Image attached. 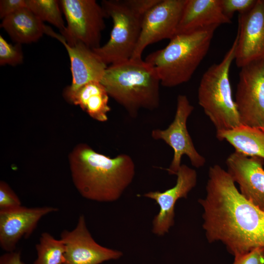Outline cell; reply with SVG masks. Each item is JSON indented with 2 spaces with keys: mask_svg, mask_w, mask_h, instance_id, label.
Instances as JSON below:
<instances>
[{
  "mask_svg": "<svg viewBox=\"0 0 264 264\" xmlns=\"http://www.w3.org/2000/svg\"><path fill=\"white\" fill-rule=\"evenodd\" d=\"M52 206L19 207L0 210V246L6 252L15 251L19 242L28 238L44 216L56 212Z\"/></svg>",
  "mask_w": 264,
  "mask_h": 264,
  "instance_id": "5bb4252c",
  "label": "cell"
},
{
  "mask_svg": "<svg viewBox=\"0 0 264 264\" xmlns=\"http://www.w3.org/2000/svg\"><path fill=\"white\" fill-rule=\"evenodd\" d=\"M219 140H225L236 152L264 159V129L241 125L232 129L216 132Z\"/></svg>",
  "mask_w": 264,
  "mask_h": 264,
  "instance_id": "ffe728a7",
  "label": "cell"
},
{
  "mask_svg": "<svg viewBox=\"0 0 264 264\" xmlns=\"http://www.w3.org/2000/svg\"><path fill=\"white\" fill-rule=\"evenodd\" d=\"M64 96L68 102L79 106L93 119L100 122L108 120L110 110L109 95L100 82H90L73 91L65 89Z\"/></svg>",
  "mask_w": 264,
  "mask_h": 264,
  "instance_id": "ac0fdd59",
  "label": "cell"
},
{
  "mask_svg": "<svg viewBox=\"0 0 264 264\" xmlns=\"http://www.w3.org/2000/svg\"><path fill=\"white\" fill-rule=\"evenodd\" d=\"M26 7L42 22H47L58 28L60 32L65 28L59 0H26Z\"/></svg>",
  "mask_w": 264,
  "mask_h": 264,
  "instance_id": "7402d4cb",
  "label": "cell"
},
{
  "mask_svg": "<svg viewBox=\"0 0 264 264\" xmlns=\"http://www.w3.org/2000/svg\"><path fill=\"white\" fill-rule=\"evenodd\" d=\"M26 7V0H0V19L13 14L18 10Z\"/></svg>",
  "mask_w": 264,
  "mask_h": 264,
  "instance_id": "4316f807",
  "label": "cell"
},
{
  "mask_svg": "<svg viewBox=\"0 0 264 264\" xmlns=\"http://www.w3.org/2000/svg\"><path fill=\"white\" fill-rule=\"evenodd\" d=\"M176 175L177 179L174 187L163 192L150 191L142 195L154 200L159 207L152 223L153 233L159 236L167 233L174 225L176 201L181 198H186L197 183L196 170L186 165L181 164Z\"/></svg>",
  "mask_w": 264,
  "mask_h": 264,
  "instance_id": "4fadbf2b",
  "label": "cell"
},
{
  "mask_svg": "<svg viewBox=\"0 0 264 264\" xmlns=\"http://www.w3.org/2000/svg\"><path fill=\"white\" fill-rule=\"evenodd\" d=\"M264 159L234 152L226 160L227 172L240 192L248 200L264 211Z\"/></svg>",
  "mask_w": 264,
  "mask_h": 264,
  "instance_id": "9a60e30c",
  "label": "cell"
},
{
  "mask_svg": "<svg viewBox=\"0 0 264 264\" xmlns=\"http://www.w3.org/2000/svg\"><path fill=\"white\" fill-rule=\"evenodd\" d=\"M256 2V0H220L223 13L231 19L236 12H239V14L248 12Z\"/></svg>",
  "mask_w": 264,
  "mask_h": 264,
  "instance_id": "cb8c5ba5",
  "label": "cell"
},
{
  "mask_svg": "<svg viewBox=\"0 0 264 264\" xmlns=\"http://www.w3.org/2000/svg\"><path fill=\"white\" fill-rule=\"evenodd\" d=\"M232 264H264V249L257 248L247 253L234 257Z\"/></svg>",
  "mask_w": 264,
  "mask_h": 264,
  "instance_id": "484cf974",
  "label": "cell"
},
{
  "mask_svg": "<svg viewBox=\"0 0 264 264\" xmlns=\"http://www.w3.org/2000/svg\"><path fill=\"white\" fill-rule=\"evenodd\" d=\"M231 22L223 13L220 0H187L176 34Z\"/></svg>",
  "mask_w": 264,
  "mask_h": 264,
  "instance_id": "e0dca14e",
  "label": "cell"
},
{
  "mask_svg": "<svg viewBox=\"0 0 264 264\" xmlns=\"http://www.w3.org/2000/svg\"><path fill=\"white\" fill-rule=\"evenodd\" d=\"M194 109L186 95H179L173 122L165 130L154 129L151 132L154 139L164 141L173 150V158L167 169L171 175H176L181 165V158L184 155L188 156L191 164L197 168L202 167L205 164V157L196 149L187 128V119Z\"/></svg>",
  "mask_w": 264,
  "mask_h": 264,
  "instance_id": "ba28073f",
  "label": "cell"
},
{
  "mask_svg": "<svg viewBox=\"0 0 264 264\" xmlns=\"http://www.w3.org/2000/svg\"><path fill=\"white\" fill-rule=\"evenodd\" d=\"M35 247L37 258L33 264H64L66 246L61 239H56L44 232Z\"/></svg>",
  "mask_w": 264,
  "mask_h": 264,
  "instance_id": "44dd1931",
  "label": "cell"
},
{
  "mask_svg": "<svg viewBox=\"0 0 264 264\" xmlns=\"http://www.w3.org/2000/svg\"><path fill=\"white\" fill-rule=\"evenodd\" d=\"M18 196L7 183L0 182V210L13 209L22 206Z\"/></svg>",
  "mask_w": 264,
  "mask_h": 264,
  "instance_id": "d4e9b609",
  "label": "cell"
},
{
  "mask_svg": "<svg viewBox=\"0 0 264 264\" xmlns=\"http://www.w3.org/2000/svg\"><path fill=\"white\" fill-rule=\"evenodd\" d=\"M60 239L66 246L64 264H100L123 255L120 251L103 246L94 240L83 215L79 216L73 229L61 232Z\"/></svg>",
  "mask_w": 264,
  "mask_h": 264,
  "instance_id": "8fae6325",
  "label": "cell"
},
{
  "mask_svg": "<svg viewBox=\"0 0 264 264\" xmlns=\"http://www.w3.org/2000/svg\"><path fill=\"white\" fill-rule=\"evenodd\" d=\"M45 34L59 41L69 55L72 79L71 84L66 90L73 91L90 82H100L108 66L92 49L81 43L68 44L61 34L56 33L48 26Z\"/></svg>",
  "mask_w": 264,
  "mask_h": 264,
  "instance_id": "2e32d148",
  "label": "cell"
},
{
  "mask_svg": "<svg viewBox=\"0 0 264 264\" xmlns=\"http://www.w3.org/2000/svg\"><path fill=\"white\" fill-rule=\"evenodd\" d=\"M23 60L22 44H9L0 35V65L15 66L22 64Z\"/></svg>",
  "mask_w": 264,
  "mask_h": 264,
  "instance_id": "603a6c76",
  "label": "cell"
},
{
  "mask_svg": "<svg viewBox=\"0 0 264 264\" xmlns=\"http://www.w3.org/2000/svg\"><path fill=\"white\" fill-rule=\"evenodd\" d=\"M218 27L176 34L165 47L146 57L145 61L154 67L161 85L171 88L190 80L207 54Z\"/></svg>",
  "mask_w": 264,
  "mask_h": 264,
  "instance_id": "277c9868",
  "label": "cell"
},
{
  "mask_svg": "<svg viewBox=\"0 0 264 264\" xmlns=\"http://www.w3.org/2000/svg\"><path fill=\"white\" fill-rule=\"evenodd\" d=\"M236 35L238 67L264 59V0H256L250 10L239 15Z\"/></svg>",
  "mask_w": 264,
  "mask_h": 264,
  "instance_id": "7c38bea8",
  "label": "cell"
},
{
  "mask_svg": "<svg viewBox=\"0 0 264 264\" xmlns=\"http://www.w3.org/2000/svg\"><path fill=\"white\" fill-rule=\"evenodd\" d=\"M187 0H159L145 14L140 36L131 59H142L145 48L175 34Z\"/></svg>",
  "mask_w": 264,
  "mask_h": 264,
  "instance_id": "30bf717a",
  "label": "cell"
},
{
  "mask_svg": "<svg viewBox=\"0 0 264 264\" xmlns=\"http://www.w3.org/2000/svg\"><path fill=\"white\" fill-rule=\"evenodd\" d=\"M46 25L27 7L21 8L2 20L0 27L11 40L20 44L38 41L45 32Z\"/></svg>",
  "mask_w": 264,
  "mask_h": 264,
  "instance_id": "d6986e66",
  "label": "cell"
},
{
  "mask_svg": "<svg viewBox=\"0 0 264 264\" xmlns=\"http://www.w3.org/2000/svg\"><path fill=\"white\" fill-rule=\"evenodd\" d=\"M100 82L132 117L142 109L154 110L159 105L160 80L154 67L142 59L110 65Z\"/></svg>",
  "mask_w": 264,
  "mask_h": 264,
  "instance_id": "3957f363",
  "label": "cell"
},
{
  "mask_svg": "<svg viewBox=\"0 0 264 264\" xmlns=\"http://www.w3.org/2000/svg\"><path fill=\"white\" fill-rule=\"evenodd\" d=\"M235 101L242 125L264 129V59L241 68Z\"/></svg>",
  "mask_w": 264,
  "mask_h": 264,
  "instance_id": "9c48e42d",
  "label": "cell"
},
{
  "mask_svg": "<svg viewBox=\"0 0 264 264\" xmlns=\"http://www.w3.org/2000/svg\"><path fill=\"white\" fill-rule=\"evenodd\" d=\"M59 3L66 21L60 32L66 43L71 45L81 43L92 49L100 47L108 18L102 5L95 0H61Z\"/></svg>",
  "mask_w": 264,
  "mask_h": 264,
  "instance_id": "52a82bcc",
  "label": "cell"
},
{
  "mask_svg": "<svg viewBox=\"0 0 264 264\" xmlns=\"http://www.w3.org/2000/svg\"><path fill=\"white\" fill-rule=\"evenodd\" d=\"M0 264H25L21 259L20 251L6 252L0 257Z\"/></svg>",
  "mask_w": 264,
  "mask_h": 264,
  "instance_id": "83f0119b",
  "label": "cell"
},
{
  "mask_svg": "<svg viewBox=\"0 0 264 264\" xmlns=\"http://www.w3.org/2000/svg\"><path fill=\"white\" fill-rule=\"evenodd\" d=\"M238 37L222 60L212 65L204 73L198 91V104L216 129L228 130L241 126L229 79L230 66L235 60Z\"/></svg>",
  "mask_w": 264,
  "mask_h": 264,
  "instance_id": "8992f818",
  "label": "cell"
},
{
  "mask_svg": "<svg viewBox=\"0 0 264 264\" xmlns=\"http://www.w3.org/2000/svg\"><path fill=\"white\" fill-rule=\"evenodd\" d=\"M159 0H104L102 6L113 27L108 41L92 49L107 65L130 59L138 42L145 13Z\"/></svg>",
  "mask_w": 264,
  "mask_h": 264,
  "instance_id": "5b68a950",
  "label": "cell"
},
{
  "mask_svg": "<svg viewBox=\"0 0 264 264\" xmlns=\"http://www.w3.org/2000/svg\"><path fill=\"white\" fill-rule=\"evenodd\" d=\"M73 183L84 198L97 202L119 199L132 183L134 163L127 154L111 158L85 143L77 145L69 155Z\"/></svg>",
  "mask_w": 264,
  "mask_h": 264,
  "instance_id": "7a4b0ae2",
  "label": "cell"
},
{
  "mask_svg": "<svg viewBox=\"0 0 264 264\" xmlns=\"http://www.w3.org/2000/svg\"><path fill=\"white\" fill-rule=\"evenodd\" d=\"M198 203L208 242H221L234 257L264 249V211L241 194L219 165L210 167L206 195Z\"/></svg>",
  "mask_w": 264,
  "mask_h": 264,
  "instance_id": "6da1fadb",
  "label": "cell"
}]
</instances>
